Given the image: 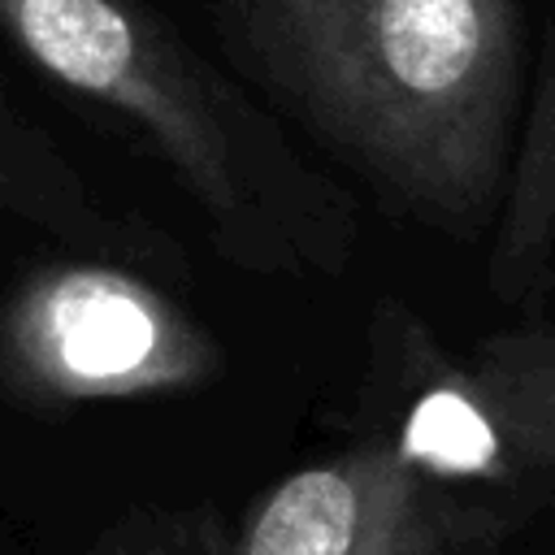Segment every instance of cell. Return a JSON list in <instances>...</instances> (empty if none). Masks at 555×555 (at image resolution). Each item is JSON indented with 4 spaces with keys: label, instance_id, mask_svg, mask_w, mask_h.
I'll use <instances>...</instances> for the list:
<instances>
[{
    "label": "cell",
    "instance_id": "cell-1",
    "mask_svg": "<svg viewBox=\"0 0 555 555\" xmlns=\"http://www.w3.org/2000/svg\"><path fill=\"white\" fill-rule=\"evenodd\" d=\"M256 74L390 199L473 234L503 191L520 0H217Z\"/></svg>",
    "mask_w": 555,
    "mask_h": 555
},
{
    "label": "cell",
    "instance_id": "cell-2",
    "mask_svg": "<svg viewBox=\"0 0 555 555\" xmlns=\"http://www.w3.org/2000/svg\"><path fill=\"white\" fill-rule=\"evenodd\" d=\"M0 26L43 74L139 126L243 264L299 260V165L143 0H0Z\"/></svg>",
    "mask_w": 555,
    "mask_h": 555
},
{
    "label": "cell",
    "instance_id": "cell-3",
    "mask_svg": "<svg viewBox=\"0 0 555 555\" xmlns=\"http://www.w3.org/2000/svg\"><path fill=\"white\" fill-rule=\"evenodd\" d=\"M13 386L52 399H130L195 386L212 343L156 286L104 264L35 273L4 317Z\"/></svg>",
    "mask_w": 555,
    "mask_h": 555
},
{
    "label": "cell",
    "instance_id": "cell-4",
    "mask_svg": "<svg viewBox=\"0 0 555 555\" xmlns=\"http://www.w3.org/2000/svg\"><path fill=\"white\" fill-rule=\"evenodd\" d=\"M395 447L434 481H555V325L490 334L438 369Z\"/></svg>",
    "mask_w": 555,
    "mask_h": 555
},
{
    "label": "cell",
    "instance_id": "cell-5",
    "mask_svg": "<svg viewBox=\"0 0 555 555\" xmlns=\"http://www.w3.org/2000/svg\"><path fill=\"white\" fill-rule=\"evenodd\" d=\"M408 473L412 464L390 442L299 468L264 494L230 555H356Z\"/></svg>",
    "mask_w": 555,
    "mask_h": 555
},
{
    "label": "cell",
    "instance_id": "cell-6",
    "mask_svg": "<svg viewBox=\"0 0 555 555\" xmlns=\"http://www.w3.org/2000/svg\"><path fill=\"white\" fill-rule=\"evenodd\" d=\"M503 225L490 256L494 295L520 304L546 273L555 247V35L542 61V87L529 113V134L516 152L512 173H503Z\"/></svg>",
    "mask_w": 555,
    "mask_h": 555
},
{
    "label": "cell",
    "instance_id": "cell-7",
    "mask_svg": "<svg viewBox=\"0 0 555 555\" xmlns=\"http://www.w3.org/2000/svg\"><path fill=\"white\" fill-rule=\"evenodd\" d=\"M468 538L473 533L434 503L429 477L412 468L356 555H468Z\"/></svg>",
    "mask_w": 555,
    "mask_h": 555
},
{
    "label": "cell",
    "instance_id": "cell-8",
    "mask_svg": "<svg viewBox=\"0 0 555 555\" xmlns=\"http://www.w3.org/2000/svg\"><path fill=\"white\" fill-rule=\"evenodd\" d=\"M0 208H22L43 221H65V212H87L69 169L43 152L39 134H26L22 121L0 113Z\"/></svg>",
    "mask_w": 555,
    "mask_h": 555
},
{
    "label": "cell",
    "instance_id": "cell-9",
    "mask_svg": "<svg viewBox=\"0 0 555 555\" xmlns=\"http://www.w3.org/2000/svg\"><path fill=\"white\" fill-rule=\"evenodd\" d=\"M230 542L212 516H147L126 525L100 555H230Z\"/></svg>",
    "mask_w": 555,
    "mask_h": 555
}]
</instances>
